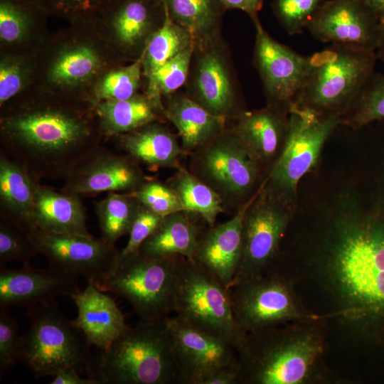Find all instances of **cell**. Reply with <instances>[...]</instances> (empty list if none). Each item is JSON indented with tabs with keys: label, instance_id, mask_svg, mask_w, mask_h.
Instances as JSON below:
<instances>
[{
	"label": "cell",
	"instance_id": "34",
	"mask_svg": "<svg viewBox=\"0 0 384 384\" xmlns=\"http://www.w3.org/2000/svg\"><path fill=\"white\" fill-rule=\"evenodd\" d=\"M384 119V74L373 73L341 116V124L358 129Z\"/></svg>",
	"mask_w": 384,
	"mask_h": 384
},
{
	"label": "cell",
	"instance_id": "28",
	"mask_svg": "<svg viewBox=\"0 0 384 384\" xmlns=\"http://www.w3.org/2000/svg\"><path fill=\"white\" fill-rule=\"evenodd\" d=\"M188 214L179 211L164 217L139 252L151 257L181 256L192 259L202 230Z\"/></svg>",
	"mask_w": 384,
	"mask_h": 384
},
{
	"label": "cell",
	"instance_id": "50",
	"mask_svg": "<svg viewBox=\"0 0 384 384\" xmlns=\"http://www.w3.org/2000/svg\"><path fill=\"white\" fill-rule=\"evenodd\" d=\"M376 55L378 57V59H380L384 63V24L383 26V31L381 33V37L380 39V42L376 50Z\"/></svg>",
	"mask_w": 384,
	"mask_h": 384
},
{
	"label": "cell",
	"instance_id": "29",
	"mask_svg": "<svg viewBox=\"0 0 384 384\" xmlns=\"http://www.w3.org/2000/svg\"><path fill=\"white\" fill-rule=\"evenodd\" d=\"M171 18L193 37L196 48L217 40L224 8L218 0H163Z\"/></svg>",
	"mask_w": 384,
	"mask_h": 384
},
{
	"label": "cell",
	"instance_id": "45",
	"mask_svg": "<svg viewBox=\"0 0 384 384\" xmlns=\"http://www.w3.org/2000/svg\"><path fill=\"white\" fill-rule=\"evenodd\" d=\"M115 0H41L51 9L68 15H86L109 7Z\"/></svg>",
	"mask_w": 384,
	"mask_h": 384
},
{
	"label": "cell",
	"instance_id": "35",
	"mask_svg": "<svg viewBox=\"0 0 384 384\" xmlns=\"http://www.w3.org/2000/svg\"><path fill=\"white\" fill-rule=\"evenodd\" d=\"M195 50V44L188 46L165 63L148 80L146 96L160 107L164 109L161 95L174 92L186 82Z\"/></svg>",
	"mask_w": 384,
	"mask_h": 384
},
{
	"label": "cell",
	"instance_id": "32",
	"mask_svg": "<svg viewBox=\"0 0 384 384\" xmlns=\"http://www.w3.org/2000/svg\"><path fill=\"white\" fill-rule=\"evenodd\" d=\"M164 10L162 23L150 36L142 55V68L148 80L169 60L195 44L191 35L171 18L165 6Z\"/></svg>",
	"mask_w": 384,
	"mask_h": 384
},
{
	"label": "cell",
	"instance_id": "9",
	"mask_svg": "<svg viewBox=\"0 0 384 384\" xmlns=\"http://www.w3.org/2000/svg\"><path fill=\"white\" fill-rule=\"evenodd\" d=\"M173 312L186 324L235 347L246 335L236 322L229 289L192 259L181 257Z\"/></svg>",
	"mask_w": 384,
	"mask_h": 384
},
{
	"label": "cell",
	"instance_id": "3",
	"mask_svg": "<svg viewBox=\"0 0 384 384\" xmlns=\"http://www.w3.org/2000/svg\"><path fill=\"white\" fill-rule=\"evenodd\" d=\"M321 319L247 334L235 347L238 384H308L323 380Z\"/></svg>",
	"mask_w": 384,
	"mask_h": 384
},
{
	"label": "cell",
	"instance_id": "4",
	"mask_svg": "<svg viewBox=\"0 0 384 384\" xmlns=\"http://www.w3.org/2000/svg\"><path fill=\"white\" fill-rule=\"evenodd\" d=\"M167 318L129 326L92 358L87 376L98 384H178Z\"/></svg>",
	"mask_w": 384,
	"mask_h": 384
},
{
	"label": "cell",
	"instance_id": "40",
	"mask_svg": "<svg viewBox=\"0 0 384 384\" xmlns=\"http://www.w3.org/2000/svg\"><path fill=\"white\" fill-rule=\"evenodd\" d=\"M324 0H272V9L289 35L303 31Z\"/></svg>",
	"mask_w": 384,
	"mask_h": 384
},
{
	"label": "cell",
	"instance_id": "15",
	"mask_svg": "<svg viewBox=\"0 0 384 384\" xmlns=\"http://www.w3.org/2000/svg\"><path fill=\"white\" fill-rule=\"evenodd\" d=\"M167 324L173 341L178 384H204L218 371L237 365L235 347L175 316Z\"/></svg>",
	"mask_w": 384,
	"mask_h": 384
},
{
	"label": "cell",
	"instance_id": "43",
	"mask_svg": "<svg viewBox=\"0 0 384 384\" xmlns=\"http://www.w3.org/2000/svg\"><path fill=\"white\" fill-rule=\"evenodd\" d=\"M163 218L140 203L129 233L128 242L119 252L117 260L137 254L143 242L158 227Z\"/></svg>",
	"mask_w": 384,
	"mask_h": 384
},
{
	"label": "cell",
	"instance_id": "14",
	"mask_svg": "<svg viewBox=\"0 0 384 384\" xmlns=\"http://www.w3.org/2000/svg\"><path fill=\"white\" fill-rule=\"evenodd\" d=\"M38 254L49 266L68 272L94 284L115 266L119 252L101 238L62 234L36 229L29 233Z\"/></svg>",
	"mask_w": 384,
	"mask_h": 384
},
{
	"label": "cell",
	"instance_id": "47",
	"mask_svg": "<svg viewBox=\"0 0 384 384\" xmlns=\"http://www.w3.org/2000/svg\"><path fill=\"white\" fill-rule=\"evenodd\" d=\"M50 384H98L95 379L90 377L82 378L80 373L73 368L59 370L50 382Z\"/></svg>",
	"mask_w": 384,
	"mask_h": 384
},
{
	"label": "cell",
	"instance_id": "6",
	"mask_svg": "<svg viewBox=\"0 0 384 384\" xmlns=\"http://www.w3.org/2000/svg\"><path fill=\"white\" fill-rule=\"evenodd\" d=\"M28 332L21 336L20 360L36 378L53 377L59 370L73 368L80 373L90 369L91 344L62 313L55 299L26 306Z\"/></svg>",
	"mask_w": 384,
	"mask_h": 384
},
{
	"label": "cell",
	"instance_id": "13",
	"mask_svg": "<svg viewBox=\"0 0 384 384\" xmlns=\"http://www.w3.org/2000/svg\"><path fill=\"white\" fill-rule=\"evenodd\" d=\"M383 26L365 0H327L306 28L323 43L376 53Z\"/></svg>",
	"mask_w": 384,
	"mask_h": 384
},
{
	"label": "cell",
	"instance_id": "1",
	"mask_svg": "<svg viewBox=\"0 0 384 384\" xmlns=\"http://www.w3.org/2000/svg\"><path fill=\"white\" fill-rule=\"evenodd\" d=\"M304 277L320 290L334 319L353 338L384 315V220L363 210L352 196L339 197L335 210L310 240Z\"/></svg>",
	"mask_w": 384,
	"mask_h": 384
},
{
	"label": "cell",
	"instance_id": "46",
	"mask_svg": "<svg viewBox=\"0 0 384 384\" xmlns=\"http://www.w3.org/2000/svg\"><path fill=\"white\" fill-rule=\"evenodd\" d=\"M225 10L238 9L245 12L252 20L258 17L264 0H218Z\"/></svg>",
	"mask_w": 384,
	"mask_h": 384
},
{
	"label": "cell",
	"instance_id": "27",
	"mask_svg": "<svg viewBox=\"0 0 384 384\" xmlns=\"http://www.w3.org/2000/svg\"><path fill=\"white\" fill-rule=\"evenodd\" d=\"M103 135L116 137L166 118L164 109L147 96L105 100L93 105Z\"/></svg>",
	"mask_w": 384,
	"mask_h": 384
},
{
	"label": "cell",
	"instance_id": "19",
	"mask_svg": "<svg viewBox=\"0 0 384 384\" xmlns=\"http://www.w3.org/2000/svg\"><path fill=\"white\" fill-rule=\"evenodd\" d=\"M80 290L79 277L50 266L0 268V308L27 306L61 296L71 297Z\"/></svg>",
	"mask_w": 384,
	"mask_h": 384
},
{
	"label": "cell",
	"instance_id": "22",
	"mask_svg": "<svg viewBox=\"0 0 384 384\" xmlns=\"http://www.w3.org/2000/svg\"><path fill=\"white\" fill-rule=\"evenodd\" d=\"M71 298L78 308L74 320L87 341L100 350L109 347L129 327L115 300L105 294L93 282Z\"/></svg>",
	"mask_w": 384,
	"mask_h": 384
},
{
	"label": "cell",
	"instance_id": "26",
	"mask_svg": "<svg viewBox=\"0 0 384 384\" xmlns=\"http://www.w3.org/2000/svg\"><path fill=\"white\" fill-rule=\"evenodd\" d=\"M164 111L178 132L184 154H191L226 129L225 119L211 114L189 96L171 97Z\"/></svg>",
	"mask_w": 384,
	"mask_h": 384
},
{
	"label": "cell",
	"instance_id": "20",
	"mask_svg": "<svg viewBox=\"0 0 384 384\" xmlns=\"http://www.w3.org/2000/svg\"><path fill=\"white\" fill-rule=\"evenodd\" d=\"M255 196L231 219L202 230L192 258L228 289L241 257L243 218Z\"/></svg>",
	"mask_w": 384,
	"mask_h": 384
},
{
	"label": "cell",
	"instance_id": "23",
	"mask_svg": "<svg viewBox=\"0 0 384 384\" xmlns=\"http://www.w3.org/2000/svg\"><path fill=\"white\" fill-rule=\"evenodd\" d=\"M40 181L18 161L0 150V218L31 232L34 220L35 196Z\"/></svg>",
	"mask_w": 384,
	"mask_h": 384
},
{
	"label": "cell",
	"instance_id": "49",
	"mask_svg": "<svg viewBox=\"0 0 384 384\" xmlns=\"http://www.w3.org/2000/svg\"><path fill=\"white\" fill-rule=\"evenodd\" d=\"M376 14L380 22L384 24V0H365Z\"/></svg>",
	"mask_w": 384,
	"mask_h": 384
},
{
	"label": "cell",
	"instance_id": "7",
	"mask_svg": "<svg viewBox=\"0 0 384 384\" xmlns=\"http://www.w3.org/2000/svg\"><path fill=\"white\" fill-rule=\"evenodd\" d=\"M229 291L236 322L245 334L323 319L304 306L294 277L276 265L259 276L233 283Z\"/></svg>",
	"mask_w": 384,
	"mask_h": 384
},
{
	"label": "cell",
	"instance_id": "42",
	"mask_svg": "<svg viewBox=\"0 0 384 384\" xmlns=\"http://www.w3.org/2000/svg\"><path fill=\"white\" fill-rule=\"evenodd\" d=\"M21 336L18 334V326L15 319L7 311L0 308V371H6L20 360Z\"/></svg>",
	"mask_w": 384,
	"mask_h": 384
},
{
	"label": "cell",
	"instance_id": "25",
	"mask_svg": "<svg viewBox=\"0 0 384 384\" xmlns=\"http://www.w3.org/2000/svg\"><path fill=\"white\" fill-rule=\"evenodd\" d=\"M80 196L57 191L38 183L35 196L34 220L45 231L93 237L86 225Z\"/></svg>",
	"mask_w": 384,
	"mask_h": 384
},
{
	"label": "cell",
	"instance_id": "10",
	"mask_svg": "<svg viewBox=\"0 0 384 384\" xmlns=\"http://www.w3.org/2000/svg\"><path fill=\"white\" fill-rule=\"evenodd\" d=\"M190 155L189 171L219 196L225 209H238L263 184L262 166L233 129H225Z\"/></svg>",
	"mask_w": 384,
	"mask_h": 384
},
{
	"label": "cell",
	"instance_id": "17",
	"mask_svg": "<svg viewBox=\"0 0 384 384\" xmlns=\"http://www.w3.org/2000/svg\"><path fill=\"white\" fill-rule=\"evenodd\" d=\"M252 21L256 31L254 61L268 104L289 109L303 83L306 57L272 38L258 17Z\"/></svg>",
	"mask_w": 384,
	"mask_h": 384
},
{
	"label": "cell",
	"instance_id": "44",
	"mask_svg": "<svg viewBox=\"0 0 384 384\" xmlns=\"http://www.w3.org/2000/svg\"><path fill=\"white\" fill-rule=\"evenodd\" d=\"M23 75L18 63L2 60L0 64V105L2 106L22 88Z\"/></svg>",
	"mask_w": 384,
	"mask_h": 384
},
{
	"label": "cell",
	"instance_id": "21",
	"mask_svg": "<svg viewBox=\"0 0 384 384\" xmlns=\"http://www.w3.org/2000/svg\"><path fill=\"white\" fill-rule=\"evenodd\" d=\"M288 117L289 109L267 103L260 110L244 111L232 129L262 167H271L282 148Z\"/></svg>",
	"mask_w": 384,
	"mask_h": 384
},
{
	"label": "cell",
	"instance_id": "12",
	"mask_svg": "<svg viewBox=\"0 0 384 384\" xmlns=\"http://www.w3.org/2000/svg\"><path fill=\"white\" fill-rule=\"evenodd\" d=\"M291 208L262 185L243 218L241 257L232 284L259 276L276 262Z\"/></svg>",
	"mask_w": 384,
	"mask_h": 384
},
{
	"label": "cell",
	"instance_id": "31",
	"mask_svg": "<svg viewBox=\"0 0 384 384\" xmlns=\"http://www.w3.org/2000/svg\"><path fill=\"white\" fill-rule=\"evenodd\" d=\"M168 184L178 195L183 211L202 218L208 226L215 225L218 215L225 209L219 196L189 170H176Z\"/></svg>",
	"mask_w": 384,
	"mask_h": 384
},
{
	"label": "cell",
	"instance_id": "33",
	"mask_svg": "<svg viewBox=\"0 0 384 384\" xmlns=\"http://www.w3.org/2000/svg\"><path fill=\"white\" fill-rule=\"evenodd\" d=\"M140 203L129 193L110 192L95 205L101 230V239L114 245L122 236L129 235Z\"/></svg>",
	"mask_w": 384,
	"mask_h": 384
},
{
	"label": "cell",
	"instance_id": "41",
	"mask_svg": "<svg viewBox=\"0 0 384 384\" xmlns=\"http://www.w3.org/2000/svg\"><path fill=\"white\" fill-rule=\"evenodd\" d=\"M27 7L16 0L0 1V38L6 43L21 39L28 29Z\"/></svg>",
	"mask_w": 384,
	"mask_h": 384
},
{
	"label": "cell",
	"instance_id": "24",
	"mask_svg": "<svg viewBox=\"0 0 384 384\" xmlns=\"http://www.w3.org/2000/svg\"><path fill=\"white\" fill-rule=\"evenodd\" d=\"M124 154L139 165L149 168H181L183 154L176 137L168 129L154 122L128 133L116 136Z\"/></svg>",
	"mask_w": 384,
	"mask_h": 384
},
{
	"label": "cell",
	"instance_id": "18",
	"mask_svg": "<svg viewBox=\"0 0 384 384\" xmlns=\"http://www.w3.org/2000/svg\"><path fill=\"white\" fill-rule=\"evenodd\" d=\"M217 43L196 48L198 58L191 97L217 117L235 119L245 110L240 106L225 55Z\"/></svg>",
	"mask_w": 384,
	"mask_h": 384
},
{
	"label": "cell",
	"instance_id": "11",
	"mask_svg": "<svg viewBox=\"0 0 384 384\" xmlns=\"http://www.w3.org/2000/svg\"><path fill=\"white\" fill-rule=\"evenodd\" d=\"M181 257H151L138 252L117 260L95 284L127 299L140 320L164 319L173 311Z\"/></svg>",
	"mask_w": 384,
	"mask_h": 384
},
{
	"label": "cell",
	"instance_id": "37",
	"mask_svg": "<svg viewBox=\"0 0 384 384\" xmlns=\"http://www.w3.org/2000/svg\"><path fill=\"white\" fill-rule=\"evenodd\" d=\"M142 68L141 55L132 64L112 71L103 77L95 90L97 102L126 100L136 95Z\"/></svg>",
	"mask_w": 384,
	"mask_h": 384
},
{
	"label": "cell",
	"instance_id": "48",
	"mask_svg": "<svg viewBox=\"0 0 384 384\" xmlns=\"http://www.w3.org/2000/svg\"><path fill=\"white\" fill-rule=\"evenodd\" d=\"M204 384H238V366L218 371L206 380Z\"/></svg>",
	"mask_w": 384,
	"mask_h": 384
},
{
	"label": "cell",
	"instance_id": "2",
	"mask_svg": "<svg viewBox=\"0 0 384 384\" xmlns=\"http://www.w3.org/2000/svg\"><path fill=\"white\" fill-rule=\"evenodd\" d=\"M2 146L9 157L41 178H64L100 146V127L73 110L44 107L4 115Z\"/></svg>",
	"mask_w": 384,
	"mask_h": 384
},
{
	"label": "cell",
	"instance_id": "16",
	"mask_svg": "<svg viewBox=\"0 0 384 384\" xmlns=\"http://www.w3.org/2000/svg\"><path fill=\"white\" fill-rule=\"evenodd\" d=\"M147 180L132 158L99 146L65 176L60 191L79 196L102 192L130 193Z\"/></svg>",
	"mask_w": 384,
	"mask_h": 384
},
{
	"label": "cell",
	"instance_id": "36",
	"mask_svg": "<svg viewBox=\"0 0 384 384\" xmlns=\"http://www.w3.org/2000/svg\"><path fill=\"white\" fill-rule=\"evenodd\" d=\"M100 66V59L95 50L88 47H78L60 55L50 70V79L58 84H73L91 77Z\"/></svg>",
	"mask_w": 384,
	"mask_h": 384
},
{
	"label": "cell",
	"instance_id": "39",
	"mask_svg": "<svg viewBox=\"0 0 384 384\" xmlns=\"http://www.w3.org/2000/svg\"><path fill=\"white\" fill-rule=\"evenodd\" d=\"M130 193L141 204L162 217L183 211L178 195L168 183L148 179L138 189Z\"/></svg>",
	"mask_w": 384,
	"mask_h": 384
},
{
	"label": "cell",
	"instance_id": "51",
	"mask_svg": "<svg viewBox=\"0 0 384 384\" xmlns=\"http://www.w3.org/2000/svg\"><path fill=\"white\" fill-rule=\"evenodd\" d=\"M160 1H163V0H160Z\"/></svg>",
	"mask_w": 384,
	"mask_h": 384
},
{
	"label": "cell",
	"instance_id": "5",
	"mask_svg": "<svg viewBox=\"0 0 384 384\" xmlns=\"http://www.w3.org/2000/svg\"><path fill=\"white\" fill-rule=\"evenodd\" d=\"M377 59L375 52L338 45L306 56L303 83L292 103L322 116H342Z\"/></svg>",
	"mask_w": 384,
	"mask_h": 384
},
{
	"label": "cell",
	"instance_id": "30",
	"mask_svg": "<svg viewBox=\"0 0 384 384\" xmlns=\"http://www.w3.org/2000/svg\"><path fill=\"white\" fill-rule=\"evenodd\" d=\"M112 25L123 45L132 47L140 43L156 17L164 14V1L115 0Z\"/></svg>",
	"mask_w": 384,
	"mask_h": 384
},
{
	"label": "cell",
	"instance_id": "8",
	"mask_svg": "<svg viewBox=\"0 0 384 384\" xmlns=\"http://www.w3.org/2000/svg\"><path fill=\"white\" fill-rule=\"evenodd\" d=\"M339 114L322 116L292 103L281 151L263 186L292 207L301 179L317 164L324 145L341 124Z\"/></svg>",
	"mask_w": 384,
	"mask_h": 384
},
{
	"label": "cell",
	"instance_id": "38",
	"mask_svg": "<svg viewBox=\"0 0 384 384\" xmlns=\"http://www.w3.org/2000/svg\"><path fill=\"white\" fill-rule=\"evenodd\" d=\"M37 254L29 232L0 218V268L14 260L29 265V260Z\"/></svg>",
	"mask_w": 384,
	"mask_h": 384
}]
</instances>
